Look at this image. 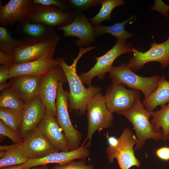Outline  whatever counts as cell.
Returning a JSON list of instances; mask_svg holds the SVG:
<instances>
[{"label":"cell","mask_w":169,"mask_h":169,"mask_svg":"<svg viewBox=\"0 0 169 169\" xmlns=\"http://www.w3.org/2000/svg\"><path fill=\"white\" fill-rule=\"evenodd\" d=\"M106 105L112 113L129 110L135 105L140 91L126 89L124 84L113 83L107 88L104 96Z\"/></svg>","instance_id":"30bf717a"},{"label":"cell","mask_w":169,"mask_h":169,"mask_svg":"<svg viewBox=\"0 0 169 169\" xmlns=\"http://www.w3.org/2000/svg\"><path fill=\"white\" fill-rule=\"evenodd\" d=\"M168 37L164 42L157 43L155 41L150 44L151 47L144 52L134 48L132 57L127 64L131 69L136 71L142 68L146 63L151 62H157L162 69L169 67V31Z\"/></svg>","instance_id":"7c38bea8"},{"label":"cell","mask_w":169,"mask_h":169,"mask_svg":"<svg viewBox=\"0 0 169 169\" xmlns=\"http://www.w3.org/2000/svg\"><path fill=\"white\" fill-rule=\"evenodd\" d=\"M0 168L10 166L22 164L29 159L22 144L14 143L0 146Z\"/></svg>","instance_id":"44dd1931"},{"label":"cell","mask_w":169,"mask_h":169,"mask_svg":"<svg viewBox=\"0 0 169 169\" xmlns=\"http://www.w3.org/2000/svg\"><path fill=\"white\" fill-rule=\"evenodd\" d=\"M0 64L10 68L13 64L12 58L0 50Z\"/></svg>","instance_id":"d590c367"},{"label":"cell","mask_w":169,"mask_h":169,"mask_svg":"<svg viewBox=\"0 0 169 169\" xmlns=\"http://www.w3.org/2000/svg\"><path fill=\"white\" fill-rule=\"evenodd\" d=\"M136 18L132 15L127 19L121 22L115 23L113 25L105 26L99 25L94 27V34L95 37H100L107 33L115 36L117 40L125 41L126 39L134 36V35L125 30V24L129 22Z\"/></svg>","instance_id":"603a6c76"},{"label":"cell","mask_w":169,"mask_h":169,"mask_svg":"<svg viewBox=\"0 0 169 169\" xmlns=\"http://www.w3.org/2000/svg\"><path fill=\"white\" fill-rule=\"evenodd\" d=\"M153 112L145 109L140 97L131 109L117 113L126 117L133 127L137 140L134 149L135 151L142 148L147 139H152L155 141L162 139L161 129H156L150 120Z\"/></svg>","instance_id":"3957f363"},{"label":"cell","mask_w":169,"mask_h":169,"mask_svg":"<svg viewBox=\"0 0 169 169\" xmlns=\"http://www.w3.org/2000/svg\"><path fill=\"white\" fill-rule=\"evenodd\" d=\"M25 105L16 92L10 86L1 91L0 107L22 111Z\"/></svg>","instance_id":"4316f807"},{"label":"cell","mask_w":169,"mask_h":169,"mask_svg":"<svg viewBox=\"0 0 169 169\" xmlns=\"http://www.w3.org/2000/svg\"><path fill=\"white\" fill-rule=\"evenodd\" d=\"M40 79L39 77L23 75L12 77L8 82L26 105L40 95Z\"/></svg>","instance_id":"ac0fdd59"},{"label":"cell","mask_w":169,"mask_h":169,"mask_svg":"<svg viewBox=\"0 0 169 169\" xmlns=\"http://www.w3.org/2000/svg\"><path fill=\"white\" fill-rule=\"evenodd\" d=\"M169 102V80L166 79L164 75L161 77L160 80L155 90L142 103L147 110L153 112L158 106L161 107Z\"/></svg>","instance_id":"7402d4cb"},{"label":"cell","mask_w":169,"mask_h":169,"mask_svg":"<svg viewBox=\"0 0 169 169\" xmlns=\"http://www.w3.org/2000/svg\"><path fill=\"white\" fill-rule=\"evenodd\" d=\"M33 3L26 18L20 23H39L54 27L63 26L71 23L75 16L76 12L74 11L64 10L54 6Z\"/></svg>","instance_id":"9c48e42d"},{"label":"cell","mask_w":169,"mask_h":169,"mask_svg":"<svg viewBox=\"0 0 169 169\" xmlns=\"http://www.w3.org/2000/svg\"><path fill=\"white\" fill-rule=\"evenodd\" d=\"M37 128L59 151H69L66 139L55 117L46 115Z\"/></svg>","instance_id":"ffe728a7"},{"label":"cell","mask_w":169,"mask_h":169,"mask_svg":"<svg viewBox=\"0 0 169 169\" xmlns=\"http://www.w3.org/2000/svg\"><path fill=\"white\" fill-rule=\"evenodd\" d=\"M33 3L46 6H54L62 9L71 10V8L69 1L61 0H32Z\"/></svg>","instance_id":"1f68e13d"},{"label":"cell","mask_w":169,"mask_h":169,"mask_svg":"<svg viewBox=\"0 0 169 169\" xmlns=\"http://www.w3.org/2000/svg\"><path fill=\"white\" fill-rule=\"evenodd\" d=\"M22 111L0 107V119L14 131L20 133L22 123Z\"/></svg>","instance_id":"484cf974"},{"label":"cell","mask_w":169,"mask_h":169,"mask_svg":"<svg viewBox=\"0 0 169 169\" xmlns=\"http://www.w3.org/2000/svg\"><path fill=\"white\" fill-rule=\"evenodd\" d=\"M137 141L136 136L128 128H124L116 144L106 148L109 161L112 163L116 159L120 169H129L133 166L139 167L141 162L136 156L133 149Z\"/></svg>","instance_id":"5b68a950"},{"label":"cell","mask_w":169,"mask_h":169,"mask_svg":"<svg viewBox=\"0 0 169 169\" xmlns=\"http://www.w3.org/2000/svg\"><path fill=\"white\" fill-rule=\"evenodd\" d=\"M10 86L9 82H5L1 84H0V91H2L4 89Z\"/></svg>","instance_id":"ab89813d"},{"label":"cell","mask_w":169,"mask_h":169,"mask_svg":"<svg viewBox=\"0 0 169 169\" xmlns=\"http://www.w3.org/2000/svg\"><path fill=\"white\" fill-rule=\"evenodd\" d=\"M23 149L29 159L42 158L59 152L37 128L24 138Z\"/></svg>","instance_id":"9a60e30c"},{"label":"cell","mask_w":169,"mask_h":169,"mask_svg":"<svg viewBox=\"0 0 169 169\" xmlns=\"http://www.w3.org/2000/svg\"><path fill=\"white\" fill-rule=\"evenodd\" d=\"M50 169H95L92 165L86 164L84 160L75 161H73L66 165H56Z\"/></svg>","instance_id":"d6a6232c"},{"label":"cell","mask_w":169,"mask_h":169,"mask_svg":"<svg viewBox=\"0 0 169 169\" xmlns=\"http://www.w3.org/2000/svg\"><path fill=\"white\" fill-rule=\"evenodd\" d=\"M109 146H115L117 143L118 139L114 136L109 137L107 139Z\"/></svg>","instance_id":"74e56055"},{"label":"cell","mask_w":169,"mask_h":169,"mask_svg":"<svg viewBox=\"0 0 169 169\" xmlns=\"http://www.w3.org/2000/svg\"><path fill=\"white\" fill-rule=\"evenodd\" d=\"M33 4L32 0H10L3 6L0 0V26H11L24 20Z\"/></svg>","instance_id":"2e32d148"},{"label":"cell","mask_w":169,"mask_h":169,"mask_svg":"<svg viewBox=\"0 0 169 169\" xmlns=\"http://www.w3.org/2000/svg\"><path fill=\"white\" fill-rule=\"evenodd\" d=\"M64 83L60 81L58 84L55 103L57 110L56 118L64 132L69 151H71L79 147L83 135L74 128L70 120L68 110L69 92L64 90L63 85Z\"/></svg>","instance_id":"8992f818"},{"label":"cell","mask_w":169,"mask_h":169,"mask_svg":"<svg viewBox=\"0 0 169 169\" xmlns=\"http://www.w3.org/2000/svg\"><path fill=\"white\" fill-rule=\"evenodd\" d=\"M155 154L161 160L169 161V147L162 146L156 150Z\"/></svg>","instance_id":"836d02e7"},{"label":"cell","mask_w":169,"mask_h":169,"mask_svg":"<svg viewBox=\"0 0 169 169\" xmlns=\"http://www.w3.org/2000/svg\"><path fill=\"white\" fill-rule=\"evenodd\" d=\"M80 58L77 55L73 59V63L70 65L66 64L62 57H57L55 59L57 64L63 70L69 84V110L76 111L79 115L85 113L89 102L101 90V88L99 86L91 84L88 88H86L84 85L76 71L77 64Z\"/></svg>","instance_id":"7a4b0ae2"},{"label":"cell","mask_w":169,"mask_h":169,"mask_svg":"<svg viewBox=\"0 0 169 169\" xmlns=\"http://www.w3.org/2000/svg\"><path fill=\"white\" fill-rule=\"evenodd\" d=\"M0 135L7 136L14 143L22 144L24 139L19 133L13 131L0 120Z\"/></svg>","instance_id":"4dcf8cb0"},{"label":"cell","mask_w":169,"mask_h":169,"mask_svg":"<svg viewBox=\"0 0 169 169\" xmlns=\"http://www.w3.org/2000/svg\"><path fill=\"white\" fill-rule=\"evenodd\" d=\"M125 4V2L122 0H102L100 11L94 17L89 18V20L94 27L100 25L104 21H109L112 10L115 7Z\"/></svg>","instance_id":"d4e9b609"},{"label":"cell","mask_w":169,"mask_h":169,"mask_svg":"<svg viewBox=\"0 0 169 169\" xmlns=\"http://www.w3.org/2000/svg\"><path fill=\"white\" fill-rule=\"evenodd\" d=\"M57 64L53 58H41L13 64L9 69L10 78L23 75L41 77Z\"/></svg>","instance_id":"d6986e66"},{"label":"cell","mask_w":169,"mask_h":169,"mask_svg":"<svg viewBox=\"0 0 169 169\" xmlns=\"http://www.w3.org/2000/svg\"><path fill=\"white\" fill-rule=\"evenodd\" d=\"M159 3V9L157 10L161 13L164 16L168 17V11L169 10V6L164 3L161 0L158 1Z\"/></svg>","instance_id":"8d00e7d4"},{"label":"cell","mask_w":169,"mask_h":169,"mask_svg":"<svg viewBox=\"0 0 169 169\" xmlns=\"http://www.w3.org/2000/svg\"><path fill=\"white\" fill-rule=\"evenodd\" d=\"M86 141L77 149L67 152L61 151L51 153L42 158L28 159L25 162L21 164L24 169L30 168L37 166H45L50 163H55L60 166L67 165L75 159L85 160L89 157L90 154L89 147L91 146Z\"/></svg>","instance_id":"5bb4252c"},{"label":"cell","mask_w":169,"mask_h":169,"mask_svg":"<svg viewBox=\"0 0 169 169\" xmlns=\"http://www.w3.org/2000/svg\"><path fill=\"white\" fill-rule=\"evenodd\" d=\"M151 122L158 129L162 131V140L166 141L169 140V102L161 107L157 111H153Z\"/></svg>","instance_id":"cb8c5ba5"},{"label":"cell","mask_w":169,"mask_h":169,"mask_svg":"<svg viewBox=\"0 0 169 169\" xmlns=\"http://www.w3.org/2000/svg\"><path fill=\"white\" fill-rule=\"evenodd\" d=\"M22 123L20 134L24 139L36 128L45 115L46 109L40 96L35 98L25 105L22 110Z\"/></svg>","instance_id":"e0dca14e"},{"label":"cell","mask_w":169,"mask_h":169,"mask_svg":"<svg viewBox=\"0 0 169 169\" xmlns=\"http://www.w3.org/2000/svg\"><path fill=\"white\" fill-rule=\"evenodd\" d=\"M67 82L65 74L57 64L41 77L40 96L45 106L46 115L56 117V100L59 82Z\"/></svg>","instance_id":"8fae6325"},{"label":"cell","mask_w":169,"mask_h":169,"mask_svg":"<svg viewBox=\"0 0 169 169\" xmlns=\"http://www.w3.org/2000/svg\"><path fill=\"white\" fill-rule=\"evenodd\" d=\"M87 131L85 140L91 145V140L96 131L99 132L113 125L112 113L107 108L102 94L97 93L89 102L87 107Z\"/></svg>","instance_id":"52a82bcc"},{"label":"cell","mask_w":169,"mask_h":169,"mask_svg":"<svg viewBox=\"0 0 169 169\" xmlns=\"http://www.w3.org/2000/svg\"><path fill=\"white\" fill-rule=\"evenodd\" d=\"M64 32L63 37H74L79 39L75 40V45L89 47L95 41L94 27L82 12H76L73 21L69 24L57 27Z\"/></svg>","instance_id":"4fadbf2b"},{"label":"cell","mask_w":169,"mask_h":169,"mask_svg":"<svg viewBox=\"0 0 169 169\" xmlns=\"http://www.w3.org/2000/svg\"><path fill=\"white\" fill-rule=\"evenodd\" d=\"M0 169H24L21 165H12L4 167Z\"/></svg>","instance_id":"f35d334b"},{"label":"cell","mask_w":169,"mask_h":169,"mask_svg":"<svg viewBox=\"0 0 169 169\" xmlns=\"http://www.w3.org/2000/svg\"><path fill=\"white\" fill-rule=\"evenodd\" d=\"M18 40L10 35L4 27H0V51L12 58L13 49Z\"/></svg>","instance_id":"f1b7e54d"},{"label":"cell","mask_w":169,"mask_h":169,"mask_svg":"<svg viewBox=\"0 0 169 169\" xmlns=\"http://www.w3.org/2000/svg\"><path fill=\"white\" fill-rule=\"evenodd\" d=\"M23 32L29 37H37L46 33L52 27L39 23L24 22L18 23Z\"/></svg>","instance_id":"83f0119b"},{"label":"cell","mask_w":169,"mask_h":169,"mask_svg":"<svg viewBox=\"0 0 169 169\" xmlns=\"http://www.w3.org/2000/svg\"><path fill=\"white\" fill-rule=\"evenodd\" d=\"M29 169H49L48 167L45 166H37L34 167Z\"/></svg>","instance_id":"60d3db41"},{"label":"cell","mask_w":169,"mask_h":169,"mask_svg":"<svg viewBox=\"0 0 169 169\" xmlns=\"http://www.w3.org/2000/svg\"><path fill=\"white\" fill-rule=\"evenodd\" d=\"M134 49L131 43L126 41L117 40L114 46L103 55L98 57L93 56L96 60V63L89 71L80 74L79 78L83 83L89 86L95 77L104 79L105 74L110 71L115 60L121 54L133 52Z\"/></svg>","instance_id":"ba28073f"},{"label":"cell","mask_w":169,"mask_h":169,"mask_svg":"<svg viewBox=\"0 0 169 169\" xmlns=\"http://www.w3.org/2000/svg\"><path fill=\"white\" fill-rule=\"evenodd\" d=\"M9 68L4 65L0 67V84L6 82L8 79H10Z\"/></svg>","instance_id":"e575fe53"},{"label":"cell","mask_w":169,"mask_h":169,"mask_svg":"<svg viewBox=\"0 0 169 169\" xmlns=\"http://www.w3.org/2000/svg\"><path fill=\"white\" fill-rule=\"evenodd\" d=\"M71 7L76 12H82L101 4L102 0H69Z\"/></svg>","instance_id":"f546056e"},{"label":"cell","mask_w":169,"mask_h":169,"mask_svg":"<svg viewBox=\"0 0 169 169\" xmlns=\"http://www.w3.org/2000/svg\"><path fill=\"white\" fill-rule=\"evenodd\" d=\"M60 39L54 27H51L42 36L27 37L18 40L13 50L14 64L41 58H53Z\"/></svg>","instance_id":"6da1fadb"},{"label":"cell","mask_w":169,"mask_h":169,"mask_svg":"<svg viewBox=\"0 0 169 169\" xmlns=\"http://www.w3.org/2000/svg\"><path fill=\"white\" fill-rule=\"evenodd\" d=\"M109 73L112 83L122 84L132 89L139 90L143 93L145 99L155 90L161 78L157 75L150 77L139 76L134 72L125 63L119 66H112Z\"/></svg>","instance_id":"277c9868"}]
</instances>
